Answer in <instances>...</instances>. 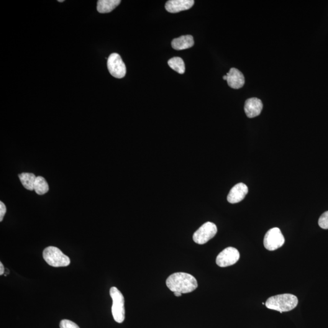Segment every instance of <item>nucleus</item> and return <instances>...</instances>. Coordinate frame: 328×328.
<instances>
[{
    "instance_id": "4",
    "label": "nucleus",
    "mask_w": 328,
    "mask_h": 328,
    "mask_svg": "<svg viewBox=\"0 0 328 328\" xmlns=\"http://www.w3.org/2000/svg\"><path fill=\"white\" fill-rule=\"evenodd\" d=\"M109 293L112 300V316L115 321L121 324L125 320L124 297L116 287H112L110 289Z\"/></svg>"
},
{
    "instance_id": "18",
    "label": "nucleus",
    "mask_w": 328,
    "mask_h": 328,
    "mask_svg": "<svg viewBox=\"0 0 328 328\" xmlns=\"http://www.w3.org/2000/svg\"><path fill=\"white\" fill-rule=\"evenodd\" d=\"M319 226L324 229H328V211L324 213L319 220Z\"/></svg>"
},
{
    "instance_id": "6",
    "label": "nucleus",
    "mask_w": 328,
    "mask_h": 328,
    "mask_svg": "<svg viewBox=\"0 0 328 328\" xmlns=\"http://www.w3.org/2000/svg\"><path fill=\"white\" fill-rule=\"evenodd\" d=\"M217 231V225L214 223L207 222L194 232L193 241L198 245L206 244L216 235Z\"/></svg>"
},
{
    "instance_id": "1",
    "label": "nucleus",
    "mask_w": 328,
    "mask_h": 328,
    "mask_svg": "<svg viewBox=\"0 0 328 328\" xmlns=\"http://www.w3.org/2000/svg\"><path fill=\"white\" fill-rule=\"evenodd\" d=\"M166 286L173 293L182 294L191 293L198 288V281L193 275L184 273H177L169 276Z\"/></svg>"
},
{
    "instance_id": "3",
    "label": "nucleus",
    "mask_w": 328,
    "mask_h": 328,
    "mask_svg": "<svg viewBox=\"0 0 328 328\" xmlns=\"http://www.w3.org/2000/svg\"><path fill=\"white\" fill-rule=\"evenodd\" d=\"M43 257L49 265L53 267H65L70 265V259L64 254L58 248L50 246L43 252Z\"/></svg>"
},
{
    "instance_id": "14",
    "label": "nucleus",
    "mask_w": 328,
    "mask_h": 328,
    "mask_svg": "<svg viewBox=\"0 0 328 328\" xmlns=\"http://www.w3.org/2000/svg\"><path fill=\"white\" fill-rule=\"evenodd\" d=\"M120 0H99L97 1V9L101 14L111 12L119 6Z\"/></svg>"
},
{
    "instance_id": "7",
    "label": "nucleus",
    "mask_w": 328,
    "mask_h": 328,
    "mask_svg": "<svg viewBox=\"0 0 328 328\" xmlns=\"http://www.w3.org/2000/svg\"><path fill=\"white\" fill-rule=\"evenodd\" d=\"M107 66L109 73L115 78L122 79L126 75V66L117 53H112L109 56Z\"/></svg>"
},
{
    "instance_id": "22",
    "label": "nucleus",
    "mask_w": 328,
    "mask_h": 328,
    "mask_svg": "<svg viewBox=\"0 0 328 328\" xmlns=\"http://www.w3.org/2000/svg\"><path fill=\"white\" fill-rule=\"evenodd\" d=\"M174 294H175L176 297H181L182 295L180 293H174Z\"/></svg>"
},
{
    "instance_id": "8",
    "label": "nucleus",
    "mask_w": 328,
    "mask_h": 328,
    "mask_svg": "<svg viewBox=\"0 0 328 328\" xmlns=\"http://www.w3.org/2000/svg\"><path fill=\"white\" fill-rule=\"evenodd\" d=\"M240 259V253L237 248L227 247L217 256L216 263L219 267L225 268L235 265Z\"/></svg>"
},
{
    "instance_id": "17",
    "label": "nucleus",
    "mask_w": 328,
    "mask_h": 328,
    "mask_svg": "<svg viewBox=\"0 0 328 328\" xmlns=\"http://www.w3.org/2000/svg\"><path fill=\"white\" fill-rule=\"evenodd\" d=\"M34 191L40 195L47 193L49 191V186L47 181L42 176L36 178L34 184Z\"/></svg>"
},
{
    "instance_id": "19",
    "label": "nucleus",
    "mask_w": 328,
    "mask_h": 328,
    "mask_svg": "<svg viewBox=\"0 0 328 328\" xmlns=\"http://www.w3.org/2000/svg\"><path fill=\"white\" fill-rule=\"evenodd\" d=\"M60 328H80L75 323L69 320H61L60 324Z\"/></svg>"
},
{
    "instance_id": "2",
    "label": "nucleus",
    "mask_w": 328,
    "mask_h": 328,
    "mask_svg": "<svg viewBox=\"0 0 328 328\" xmlns=\"http://www.w3.org/2000/svg\"><path fill=\"white\" fill-rule=\"evenodd\" d=\"M298 303V299L296 296L293 294H284L270 297L265 304L268 309L275 310L282 313L296 308Z\"/></svg>"
},
{
    "instance_id": "23",
    "label": "nucleus",
    "mask_w": 328,
    "mask_h": 328,
    "mask_svg": "<svg viewBox=\"0 0 328 328\" xmlns=\"http://www.w3.org/2000/svg\"><path fill=\"white\" fill-rule=\"evenodd\" d=\"M223 79H224V80H225V81H227V75H226V76H223Z\"/></svg>"
},
{
    "instance_id": "24",
    "label": "nucleus",
    "mask_w": 328,
    "mask_h": 328,
    "mask_svg": "<svg viewBox=\"0 0 328 328\" xmlns=\"http://www.w3.org/2000/svg\"><path fill=\"white\" fill-rule=\"evenodd\" d=\"M58 2H64V0H58Z\"/></svg>"
},
{
    "instance_id": "21",
    "label": "nucleus",
    "mask_w": 328,
    "mask_h": 328,
    "mask_svg": "<svg viewBox=\"0 0 328 328\" xmlns=\"http://www.w3.org/2000/svg\"><path fill=\"white\" fill-rule=\"evenodd\" d=\"M4 273V268L2 263H0V275H2Z\"/></svg>"
},
{
    "instance_id": "9",
    "label": "nucleus",
    "mask_w": 328,
    "mask_h": 328,
    "mask_svg": "<svg viewBox=\"0 0 328 328\" xmlns=\"http://www.w3.org/2000/svg\"><path fill=\"white\" fill-rule=\"evenodd\" d=\"M248 188L244 183H238L233 187L227 196V201L231 204L238 203L245 199L248 193Z\"/></svg>"
},
{
    "instance_id": "12",
    "label": "nucleus",
    "mask_w": 328,
    "mask_h": 328,
    "mask_svg": "<svg viewBox=\"0 0 328 328\" xmlns=\"http://www.w3.org/2000/svg\"><path fill=\"white\" fill-rule=\"evenodd\" d=\"M227 82L228 84L233 89H238L242 88L244 86L245 79L242 72L235 68L230 69L227 74Z\"/></svg>"
},
{
    "instance_id": "15",
    "label": "nucleus",
    "mask_w": 328,
    "mask_h": 328,
    "mask_svg": "<svg viewBox=\"0 0 328 328\" xmlns=\"http://www.w3.org/2000/svg\"><path fill=\"white\" fill-rule=\"evenodd\" d=\"M37 177L33 173H23L19 175V178L22 185L26 189L34 191V184Z\"/></svg>"
},
{
    "instance_id": "11",
    "label": "nucleus",
    "mask_w": 328,
    "mask_h": 328,
    "mask_svg": "<svg viewBox=\"0 0 328 328\" xmlns=\"http://www.w3.org/2000/svg\"><path fill=\"white\" fill-rule=\"evenodd\" d=\"M263 103L260 99L250 98L245 102V111L248 118H253L259 116L263 109Z\"/></svg>"
},
{
    "instance_id": "16",
    "label": "nucleus",
    "mask_w": 328,
    "mask_h": 328,
    "mask_svg": "<svg viewBox=\"0 0 328 328\" xmlns=\"http://www.w3.org/2000/svg\"><path fill=\"white\" fill-rule=\"evenodd\" d=\"M168 66L177 73L180 74H183L185 73V63L181 57L171 58L168 61Z\"/></svg>"
},
{
    "instance_id": "20",
    "label": "nucleus",
    "mask_w": 328,
    "mask_h": 328,
    "mask_svg": "<svg viewBox=\"0 0 328 328\" xmlns=\"http://www.w3.org/2000/svg\"><path fill=\"white\" fill-rule=\"evenodd\" d=\"M6 213V207L2 202H0V221L3 219L5 214Z\"/></svg>"
},
{
    "instance_id": "5",
    "label": "nucleus",
    "mask_w": 328,
    "mask_h": 328,
    "mask_svg": "<svg viewBox=\"0 0 328 328\" xmlns=\"http://www.w3.org/2000/svg\"><path fill=\"white\" fill-rule=\"evenodd\" d=\"M285 240L279 228L274 227L266 233L264 238V246L266 249L273 251L283 246Z\"/></svg>"
},
{
    "instance_id": "13",
    "label": "nucleus",
    "mask_w": 328,
    "mask_h": 328,
    "mask_svg": "<svg viewBox=\"0 0 328 328\" xmlns=\"http://www.w3.org/2000/svg\"><path fill=\"white\" fill-rule=\"evenodd\" d=\"M194 45V40L191 35H183L175 38L171 42L174 50L181 51L191 48Z\"/></svg>"
},
{
    "instance_id": "10",
    "label": "nucleus",
    "mask_w": 328,
    "mask_h": 328,
    "mask_svg": "<svg viewBox=\"0 0 328 328\" xmlns=\"http://www.w3.org/2000/svg\"><path fill=\"white\" fill-rule=\"evenodd\" d=\"M193 0H170L166 2L165 9L170 13L187 11L193 6Z\"/></svg>"
}]
</instances>
